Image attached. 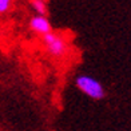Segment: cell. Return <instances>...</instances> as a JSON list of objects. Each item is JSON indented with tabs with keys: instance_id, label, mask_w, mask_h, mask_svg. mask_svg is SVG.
I'll list each match as a JSON object with an SVG mask.
<instances>
[{
	"instance_id": "cell-2",
	"label": "cell",
	"mask_w": 131,
	"mask_h": 131,
	"mask_svg": "<svg viewBox=\"0 0 131 131\" xmlns=\"http://www.w3.org/2000/svg\"><path fill=\"white\" fill-rule=\"evenodd\" d=\"M43 43L46 46L47 51L50 52V55L53 58H64L66 53H67V41L64 40V38L59 34H55L53 31L44 34L43 36Z\"/></svg>"
},
{
	"instance_id": "cell-1",
	"label": "cell",
	"mask_w": 131,
	"mask_h": 131,
	"mask_svg": "<svg viewBox=\"0 0 131 131\" xmlns=\"http://www.w3.org/2000/svg\"><path fill=\"white\" fill-rule=\"evenodd\" d=\"M75 84L83 94H86L91 99L100 100L106 96V90L103 84L98 79L92 78L90 75H86V74L78 75L75 79Z\"/></svg>"
},
{
	"instance_id": "cell-3",
	"label": "cell",
	"mask_w": 131,
	"mask_h": 131,
	"mask_svg": "<svg viewBox=\"0 0 131 131\" xmlns=\"http://www.w3.org/2000/svg\"><path fill=\"white\" fill-rule=\"evenodd\" d=\"M29 28L31 31H34L35 34L41 35L43 36L44 34H48L52 31V26L51 21L48 20V17L44 15H35L29 19Z\"/></svg>"
},
{
	"instance_id": "cell-4",
	"label": "cell",
	"mask_w": 131,
	"mask_h": 131,
	"mask_svg": "<svg viewBox=\"0 0 131 131\" xmlns=\"http://www.w3.org/2000/svg\"><path fill=\"white\" fill-rule=\"evenodd\" d=\"M31 5L36 15H44L47 16L48 8H47V2L46 0H31Z\"/></svg>"
},
{
	"instance_id": "cell-5",
	"label": "cell",
	"mask_w": 131,
	"mask_h": 131,
	"mask_svg": "<svg viewBox=\"0 0 131 131\" xmlns=\"http://www.w3.org/2000/svg\"><path fill=\"white\" fill-rule=\"evenodd\" d=\"M14 0H0V14L8 12Z\"/></svg>"
}]
</instances>
